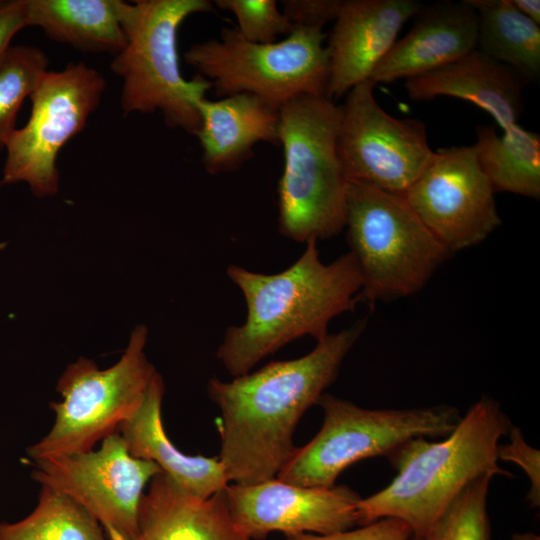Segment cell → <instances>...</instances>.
<instances>
[{"label": "cell", "mask_w": 540, "mask_h": 540, "mask_svg": "<svg viewBox=\"0 0 540 540\" xmlns=\"http://www.w3.org/2000/svg\"><path fill=\"white\" fill-rule=\"evenodd\" d=\"M366 326V319L358 320L327 334L304 356L268 363L228 382L208 381V395L221 413L218 457L229 482L252 484L277 476L296 449L299 420L334 382Z\"/></svg>", "instance_id": "obj_1"}, {"label": "cell", "mask_w": 540, "mask_h": 540, "mask_svg": "<svg viewBox=\"0 0 540 540\" xmlns=\"http://www.w3.org/2000/svg\"><path fill=\"white\" fill-rule=\"evenodd\" d=\"M305 244L302 255L279 273L227 268L247 309L243 324L227 328L216 354L234 377L298 338L322 339L329 334L330 321L359 302L362 277L352 253L324 264L317 241Z\"/></svg>", "instance_id": "obj_2"}, {"label": "cell", "mask_w": 540, "mask_h": 540, "mask_svg": "<svg viewBox=\"0 0 540 540\" xmlns=\"http://www.w3.org/2000/svg\"><path fill=\"white\" fill-rule=\"evenodd\" d=\"M511 427L498 403L485 396L444 440H408L389 455L397 470L392 482L359 500V525L393 517L409 526L415 540H424L430 527L469 483L483 475L512 477L498 464L497 453L499 439Z\"/></svg>", "instance_id": "obj_3"}, {"label": "cell", "mask_w": 540, "mask_h": 540, "mask_svg": "<svg viewBox=\"0 0 540 540\" xmlns=\"http://www.w3.org/2000/svg\"><path fill=\"white\" fill-rule=\"evenodd\" d=\"M341 106L303 95L279 110L284 165L277 186L278 230L296 242L324 240L345 227L348 180L337 149Z\"/></svg>", "instance_id": "obj_4"}, {"label": "cell", "mask_w": 540, "mask_h": 540, "mask_svg": "<svg viewBox=\"0 0 540 540\" xmlns=\"http://www.w3.org/2000/svg\"><path fill=\"white\" fill-rule=\"evenodd\" d=\"M213 11L209 0L125 2L122 26L127 43L110 65L122 79L124 115L160 111L167 126L196 136L201 125L197 103L212 84L198 74L184 79L177 32L190 15Z\"/></svg>", "instance_id": "obj_5"}, {"label": "cell", "mask_w": 540, "mask_h": 540, "mask_svg": "<svg viewBox=\"0 0 540 540\" xmlns=\"http://www.w3.org/2000/svg\"><path fill=\"white\" fill-rule=\"evenodd\" d=\"M344 228L362 277L359 302L418 292L450 255L404 196L366 183L348 181Z\"/></svg>", "instance_id": "obj_6"}, {"label": "cell", "mask_w": 540, "mask_h": 540, "mask_svg": "<svg viewBox=\"0 0 540 540\" xmlns=\"http://www.w3.org/2000/svg\"><path fill=\"white\" fill-rule=\"evenodd\" d=\"M147 336L146 326L137 325L121 358L106 369L85 357L66 367L56 386L61 399L50 403L54 423L27 448L29 461L90 451L133 417L157 372L144 352Z\"/></svg>", "instance_id": "obj_7"}, {"label": "cell", "mask_w": 540, "mask_h": 540, "mask_svg": "<svg viewBox=\"0 0 540 540\" xmlns=\"http://www.w3.org/2000/svg\"><path fill=\"white\" fill-rule=\"evenodd\" d=\"M322 28L298 27L281 41L246 40L235 28L224 27L219 39L191 45L185 62L209 80L218 97L253 94L280 110L303 96H325L329 82V52Z\"/></svg>", "instance_id": "obj_8"}, {"label": "cell", "mask_w": 540, "mask_h": 540, "mask_svg": "<svg viewBox=\"0 0 540 540\" xmlns=\"http://www.w3.org/2000/svg\"><path fill=\"white\" fill-rule=\"evenodd\" d=\"M317 404L324 412L318 433L295 449L278 472L281 481L329 488L350 465L374 456L390 455L410 439L447 436L461 417L447 405L411 409H365L331 394Z\"/></svg>", "instance_id": "obj_9"}, {"label": "cell", "mask_w": 540, "mask_h": 540, "mask_svg": "<svg viewBox=\"0 0 540 540\" xmlns=\"http://www.w3.org/2000/svg\"><path fill=\"white\" fill-rule=\"evenodd\" d=\"M105 88L103 75L83 62L48 70L30 96L27 123L16 128L5 147L1 184L24 182L37 197L56 194L58 154L85 128Z\"/></svg>", "instance_id": "obj_10"}, {"label": "cell", "mask_w": 540, "mask_h": 540, "mask_svg": "<svg viewBox=\"0 0 540 540\" xmlns=\"http://www.w3.org/2000/svg\"><path fill=\"white\" fill-rule=\"evenodd\" d=\"M29 463L34 481L72 498L96 519L108 540H134L144 489L162 473L156 463L132 456L119 432L96 450Z\"/></svg>", "instance_id": "obj_11"}, {"label": "cell", "mask_w": 540, "mask_h": 540, "mask_svg": "<svg viewBox=\"0 0 540 540\" xmlns=\"http://www.w3.org/2000/svg\"><path fill=\"white\" fill-rule=\"evenodd\" d=\"M376 85L359 83L341 106L337 149L345 176L404 196L434 157L426 125L396 118L374 96Z\"/></svg>", "instance_id": "obj_12"}, {"label": "cell", "mask_w": 540, "mask_h": 540, "mask_svg": "<svg viewBox=\"0 0 540 540\" xmlns=\"http://www.w3.org/2000/svg\"><path fill=\"white\" fill-rule=\"evenodd\" d=\"M494 195L471 145L436 150L404 197L451 254L481 243L501 224Z\"/></svg>", "instance_id": "obj_13"}, {"label": "cell", "mask_w": 540, "mask_h": 540, "mask_svg": "<svg viewBox=\"0 0 540 540\" xmlns=\"http://www.w3.org/2000/svg\"><path fill=\"white\" fill-rule=\"evenodd\" d=\"M237 529L251 540L281 532L290 537L326 535L359 525L361 497L347 486L306 487L273 478L224 489Z\"/></svg>", "instance_id": "obj_14"}, {"label": "cell", "mask_w": 540, "mask_h": 540, "mask_svg": "<svg viewBox=\"0 0 540 540\" xmlns=\"http://www.w3.org/2000/svg\"><path fill=\"white\" fill-rule=\"evenodd\" d=\"M422 5L417 0H342L327 45L326 97L335 102L369 80L405 22Z\"/></svg>", "instance_id": "obj_15"}, {"label": "cell", "mask_w": 540, "mask_h": 540, "mask_svg": "<svg viewBox=\"0 0 540 540\" xmlns=\"http://www.w3.org/2000/svg\"><path fill=\"white\" fill-rule=\"evenodd\" d=\"M477 35L478 16L466 0L423 4L369 80L377 85L434 71L476 49Z\"/></svg>", "instance_id": "obj_16"}, {"label": "cell", "mask_w": 540, "mask_h": 540, "mask_svg": "<svg viewBox=\"0 0 540 540\" xmlns=\"http://www.w3.org/2000/svg\"><path fill=\"white\" fill-rule=\"evenodd\" d=\"M525 85L514 70L478 49L404 82L412 101H427L440 96L466 100L489 113L502 130L516 124L521 116Z\"/></svg>", "instance_id": "obj_17"}, {"label": "cell", "mask_w": 540, "mask_h": 540, "mask_svg": "<svg viewBox=\"0 0 540 540\" xmlns=\"http://www.w3.org/2000/svg\"><path fill=\"white\" fill-rule=\"evenodd\" d=\"M201 125L196 134L202 163L210 174L237 169L254 155L259 142L279 144V110L261 98L240 93L197 103Z\"/></svg>", "instance_id": "obj_18"}, {"label": "cell", "mask_w": 540, "mask_h": 540, "mask_svg": "<svg viewBox=\"0 0 540 540\" xmlns=\"http://www.w3.org/2000/svg\"><path fill=\"white\" fill-rule=\"evenodd\" d=\"M134 540H251L236 527L223 491L199 498L159 473L144 492Z\"/></svg>", "instance_id": "obj_19"}, {"label": "cell", "mask_w": 540, "mask_h": 540, "mask_svg": "<svg viewBox=\"0 0 540 540\" xmlns=\"http://www.w3.org/2000/svg\"><path fill=\"white\" fill-rule=\"evenodd\" d=\"M164 393L163 378L156 372L138 411L120 425L130 454L156 463L190 495L208 498L223 491L229 479L219 457L184 454L168 438L161 417Z\"/></svg>", "instance_id": "obj_20"}, {"label": "cell", "mask_w": 540, "mask_h": 540, "mask_svg": "<svg viewBox=\"0 0 540 540\" xmlns=\"http://www.w3.org/2000/svg\"><path fill=\"white\" fill-rule=\"evenodd\" d=\"M27 25L85 53L118 54L127 43L121 0H24Z\"/></svg>", "instance_id": "obj_21"}, {"label": "cell", "mask_w": 540, "mask_h": 540, "mask_svg": "<svg viewBox=\"0 0 540 540\" xmlns=\"http://www.w3.org/2000/svg\"><path fill=\"white\" fill-rule=\"evenodd\" d=\"M478 16L476 49L514 70L526 84L540 78V27L511 0H466Z\"/></svg>", "instance_id": "obj_22"}, {"label": "cell", "mask_w": 540, "mask_h": 540, "mask_svg": "<svg viewBox=\"0 0 540 540\" xmlns=\"http://www.w3.org/2000/svg\"><path fill=\"white\" fill-rule=\"evenodd\" d=\"M496 134L478 125L473 144L478 162L494 192L540 197V135L513 124Z\"/></svg>", "instance_id": "obj_23"}, {"label": "cell", "mask_w": 540, "mask_h": 540, "mask_svg": "<svg viewBox=\"0 0 540 540\" xmlns=\"http://www.w3.org/2000/svg\"><path fill=\"white\" fill-rule=\"evenodd\" d=\"M0 540H108L96 519L69 496L40 485L35 508L16 522L0 521Z\"/></svg>", "instance_id": "obj_24"}, {"label": "cell", "mask_w": 540, "mask_h": 540, "mask_svg": "<svg viewBox=\"0 0 540 540\" xmlns=\"http://www.w3.org/2000/svg\"><path fill=\"white\" fill-rule=\"evenodd\" d=\"M48 63L46 54L31 45L11 46L0 60V150L16 130L18 111L48 71Z\"/></svg>", "instance_id": "obj_25"}, {"label": "cell", "mask_w": 540, "mask_h": 540, "mask_svg": "<svg viewBox=\"0 0 540 540\" xmlns=\"http://www.w3.org/2000/svg\"><path fill=\"white\" fill-rule=\"evenodd\" d=\"M483 475L469 483L430 527L424 540H490L489 483Z\"/></svg>", "instance_id": "obj_26"}, {"label": "cell", "mask_w": 540, "mask_h": 540, "mask_svg": "<svg viewBox=\"0 0 540 540\" xmlns=\"http://www.w3.org/2000/svg\"><path fill=\"white\" fill-rule=\"evenodd\" d=\"M214 5L235 16L236 29L250 42L273 43L293 28L275 0H215Z\"/></svg>", "instance_id": "obj_27"}, {"label": "cell", "mask_w": 540, "mask_h": 540, "mask_svg": "<svg viewBox=\"0 0 540 540\" xmlns=\"http://www.w3.org/2000/svg\"><path fill=\"white\" fill-rule=\"evenodd\" d=\"M508 433L510 434V442L498 445V458L513 462L525 471L531 486L527 499L532 507H538L540 504L539 450L526 443L517 427H511Z\"/></svg>", "instance_id": "obj_28"}, {"label": "cell", "mask_w": 540, "mask_h": 540, "mask_svg": "<svg viewBox=\"0 0 540 540\" xmlns=\"http://www.w3.org/2000/svg\"><path fill=\"white\" fill-rule=\"evenodd\" d=\"M412 536L409 526L393 517H385L362 525L326 535L303 534L285 540H408Z\"/></svg>", "instance_id": "obj_29"}, {"label": "cell", "mask_w": 540, "mask_h": 540, "mask_svg": "<svg viewBox=\"0 0 540 540\" xmlns=\"http://www.w3.org/2000/svg\"><path fill=\"white\" fill-rule=\"evenodd\" d=\"M342 0H283L282 12L292 27L322 28L337 17Z\"/></svg>", "instance_id": "obj_30"}, {"label": "cell", "mask_w": 540, "mask_h": 540, "mask_svg": "<svg viewBox=\"0 0 540 540\" xmlns=\"http://www.w3.org/2000/svg\"><path fill=\"white\" fill-rule=\"evenodd\" d=\"M28 27L24 0L0 1V60L11 47V40Z\"/></svg>", "instance_id": "obj_31"}, {"label": "cell", "mask_w": 540, "mask_h": 540, "mask_svg": "<svg viewBox=\"0 0 540 540\" xmlns=\"http://www.w3.org/2000/svg\"><path fill=\"white\" fill-rule=\"evenodd\" d=\"M513 6L524 16L540 24V1L539 0H511Z\"/></svg>", "instance_id": "obj_32"}, {"label": "cell", "mask_w": 540, "mask_h": 540, "mask_svg": "<svg viewBox=\"0 0 540 540\" xmlns=\"http://www.w3.org/2000/svg\"><path fill=\"white\" fill-rule=\"evenodd\" d=\"M512 538L513 540H539V537L537 535L531 533L515 534Z\"/></svg>", "instance_id": "obj_33"}]
</instances>
